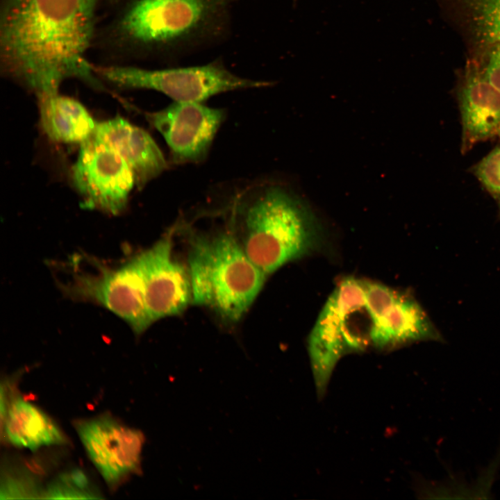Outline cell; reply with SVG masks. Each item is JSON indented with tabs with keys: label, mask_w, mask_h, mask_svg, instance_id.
<instances>
[{
	"label": "cell",
	"mask_w": 500,
	"mask_h": 500,
	"mask_svg": "<svg viewBox=\"0 0 500 500\" xmlns=\"http://www.w3.org/2000/svg\"><path fill=\"white\" fill-rule=\"evenodd\" d=\"M103 0H1L0 67L40 99L76 78L103 89L88 60Z\"/></svg>",
	"instance_id": "6da1fadb"
},
{
	"label": "cell",
	"mask_w": 500,
	"mask_h": 500,
	"mask_svg": "<svg viewBox=\"0 0 500 500\" xmlns=\"http://www.w3.org/2000/svg\"><path fill=\"white\" fill-rule=\"evenodd\" d=\"M232 2L126 0L95 42L116 60L178 53L222 37L228 28Z\"/></svg>",
	"instance_id": "7a4b0ae2"
},
{
	"label": "cell",
	"mask_w": 500,
	"mask_h": 500,
	"mask_svg": "<svg viewBox=\"0 0 500 500\" xmlns=\"http://www.w3.org/2000/svg\"><path fill=\"white\" fill-rule=\"evenodd\" d=\"M232 208L244 251L267 275L323 246V227L315 212L283 182L252 183L237 194Z\"/></svg>",
	"instance_id": "3957f363"
},
{
	"label": "cell",
	"mask_w": 500,
	"mask_h": 500,
	"mask_svg": "<svg viewBox=\"0 0 500 500\" xmlns=\"http://www.w3.org/2000/svg\"><path fill=\"white\" fill-rule=\"evenodd\" d=\"M191 239L188 269L192 303L210 307L226 322H238L267 275L248 257L233 233L194 235Z\"/></svg>",
	"instance_id": "277c9868"
},
{
	"label": "cell",
	"mask_w": 500,
	"mask_h": 500,
	"mask_svg": "<svg viewBox=\"0 0 500 500\" xmlns=\"http://www.w3.org/2000/svg\"><path fill=\"white\" fill-rule=\"evenodd\" d=\"M374 319L365 280L343 279L328 298L308 339V351L317 396L324 394L340 359L372 349Z\"/></svg>",
	"instance_id": "5b68a950"
},
{
	"label": "cell",
	"mask_w": 500,
	"mask_h": 500,
	"mask_svg": "<svg viewBox=\"0 0 500 500\" xmlns=\"http://www.w3.org/2000/svg\"><path fill=\"white\" fill-rule=\"evenodd\" d=\"M89 265L75 256L67 265V278L58 281L61 291L73 300L89 301L120 317L135 335L153 323L146 306L144 285L135 256L116 266L83 256Z\"/></svg>",
	"instance_id": "8992f818"
},
{
	"label": "cell",
	"mask_w": 500,
	"mask_h": 500,
	"mask_svg": "<svg viewBox=\"0 0 500 500\" xmlns=\"http://www.w3.org/2000/svg\"><path fill=\"white\" fill-rule=\"evenodd\" d=\"M94 69L101 81L121 89L153 90L174 101L201 102L222 92L262 88L271 84L238 76L219 61L160 69L107 64L94 65Z\"/></svg>",
	"instance_id": "52a82bcc"
},
{
	"label": "cell",
	"mask_w": 500,
	"mask_h": 500,
	"mask_svg": "<svg viewBox=\"0 0 500 500\" xmlns=\"http://www.w3.org/2000/svg\"><path fill=\"white\" fill-rule=\"evenodd\" d=\"M72 178L84 208L114 215L126 208L135 185L134 174L126 161L93 134L81 144Z\"/></svg>",
	"instance_id": "ba28073f"
},
{
	"label": "cell",
	"mask_w": 500,
	"mask_h": 500,
	"mask_svg": "<svg viewBox=\"0 0 500 500\" xmlns=\"http://www.w3.org/2000/svg\"><path fill=\"white\" fill-rule=\"evenodd\" d=\"M365 290L374 319L372 349L390 351L422 341H444L412 295L367 280Z\"/></svg>",
	"instance_id": "9c48e42d"
},
{
	"label": "cell",
	"mask_w": 500,
	"mask_h": 500,
	"mask_svg": "<svg viewBox=\"0 0 500 500\" xmlns=\"http://www.w3.org/2000/svg\"><path fill=\"white\" fill-rule=\"evenodd\" d=\"M82 444L108 485L114 488L140 472L144 434L106 415L74 424Z\"/></svg>",
	"instance_id": "30bf717a"
},
{
	"label": "cell",
	"mask_w": 500,
	"mask_h": 500,
	"mask_svg": "<svg viewBox=\"0 0 500 500\" xmlns=\"http://www.w3.org/2000/svg\"><path fill=\"white\" fill-rule=\"evenodd\" d=\"M146 117L167 143L172 162L185 164L205 159L225 112L201 102L174 101Z\"/></svg>",
	"instance_id": "8fae6325"
},
{
	"label": "cell",
	"mask_w": 500,
	"mask_h": 500,
	"mask_svg": "<svg viewBox=\"0 0 500 500\" xmlns=\"http://www.w3.org/2000/svg\"><path fill=\"white\" fill-rule=\"evenodd\" d=\"M172 235V231L135 256L153 322L181 313L192 301L188 269L173 256Z\"/></svg>",
	"instance_id": "7c38bea8"
},
{
	"label": "cell",
	"mask_w": 500,
	"mask_h": 500,
	"mask_svg": "<svg viewBox=\"0 0 500 500\" xmlns=\"http://www.w3.org/2000/svg\"><path fill=\"white\" fill-rule=\"evenodd\" d=\"M461 116V151L500 137V91L482 75L473 61L467 63L457 89Z\"/></svg>",
	"instance_id": "4fadbf2b"
},
{
	"label": "cell",
	"mask_w": 500,
	"mask_h": 500,
	"mask_svg": "<svg viewBox=\"0 0 500 500\" xmlns=\"http://www.w3.org/2000/svg\"><path fill=\"white\" fill-rule=\"evenodd\" d=\"M93 135L122 157L131 169L139 189L167 167L151 135L122 117L97 123Z\"/></svg>",
	"instance_id": "5bb4252c"
},
{
	"label": "cell",
	"mask_w": 500,
	"mask_h": 500,
	"mask_svg": "<svg viewBox=\"0 0 500 500\" xmlns=\"http://www.w3.org/2000/svg\"><path fill=\"white\" fill-rule=\"evenodd\" d=\"M1 426L6 440L17 447L35 451L67 442L65 434L50 417L21 397L8 401Z\"/></svg>",
	"instance_id": "9a60e30c"
},
{
	"label": "cell",
	"mask_w": 500,
	"mask_h": 500,
	"mask_svg": "<svg viewBox=\"0 0 500 500\" xmlns=\"http://www.w3.org/2000/svg\"><path fill=\"white\" fill-rule=\"evenodd\" d=\"M38 101L42 128L51 140L81 144L94 133L97 123L78 101L57 93Z\"/></svg>",
	"instance_id": "2e32d148"
},
{
	"label": "cell",
	"mask_w": 500,
	"mask_h": 500,
	"mask_svg": "<svg viewBox=\"0 0 500 500\" xmlns=\"http://www.w3.org/2000/svg\"><path fill=\"white\" fill-rule=\"evenodd\" d=\"M475 58L500 43V0H447Z\"/></svg>",
	"instance_id": "e0dca14e"
},
{
	"label": "cell",
	"mask_w": 500,
	"mask_h": 500,
	"mask_svg": "<svg viewBox=\"0 0 500 500\" xmlns=\"http://www.w3.org/2000/svg\"><path fill=\"white\" fill-rule=\"evenodd\" d=\"M43 494L45 499H99L90 489L88 478L79 469L62 474Z\"/></svg>",
	"instance_id": "ac0fdd59"
},
{
	"label": "cell",
	"mask_w": 500,
	"mask_h": 500,
	"mask_svg": "<svg viewBox=\"0 0 500 500\" xmlns=\"http://www.w3.org/2000/svg\"><path fill=\"white\" fill-rule=\"evenodd\" d=\"M473 172L489 192L500 196V146L478 162Z\"/></svg>",
	"instance_id": "d6986e66"
},
{
	"label": "cell",
	"mask_w": 500,
	"mask_h": 500,
	"mask_svg": "<svg viewBox=\"0 0 500 500\" xmlns=\"http://www.w3.org/2000/svg\"><path fill=\"white\" fill-rule=\"evenodd\" d=\"M472 60L477 65L483 77L500 91V43L489 47Z\"/></svg>",
	"instance_id": "ffe728a7"
},
{
	"label": "cell",
	"mask_w": 500,
	"mask_h": 500,
	"mask_svg": "<svg viewBox=\"0 0 500 500\" xmlns=\"http://www.w3.org/2000/svg\"><path fill=\"white\" fill-rule=\"evenodd\" d=\"M499 217H500V196H499Z\"/></svg>",
	"instance_id": "44dd1931"
}]
</instances>
